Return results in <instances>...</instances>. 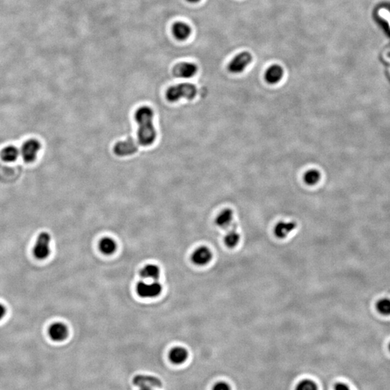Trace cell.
Listing matches in <instances>:
<instances>
[{
  "instance_id": "6da1fadb",
  "label": "cell",
  "mask_w": 390,
  "mask_h": 390,
  "mask_svg": "<svg viewBox=\"0 0 390 390\" xmlns=\"http://www.w3.org/2000/svg\"><path fill=\"white\" fill-rule=\"evenodd\" d=\"M154 110L149 106H142L135 115L138 124L136 142L139 146L148 147L155 142L157 132L154 125Z\"/></svg>"
},
{
  "instance_id": "7a4b0ae2",
  "label": "cell",
  "mask_w": 390,
  "mask_h": 390,
  "mask_svg": "<svg viewBox=\"0 0 390 390\" xmlns=\"http://www.w3.org/2000/svg\"><path fill=\"white\" fill-rule=\"evenodd\" d=\"M197 95V88L191 83H181L170 87L166 93V99L175 103L180 99L193 100Z\"/></svg>"
},
{
  "instance_id": "3957f363",
  "label": "cell",
  "mask_w": 390,
  "mask_h": 390,
  "mask_svg": "<svg viewBox=\"0 0 390 390\" xmlns=\"http://www.w3.org/2000/svg\"><path fill=\"white\" fill-rule=\"evenodd\" d=\"M253 56L248 52H242L232 58L228 65L229 73L234 75L242 73L253 61Z\"/></svg>"
},
{
  "instance_id": "277c9868",
  "label": "cell",
  "mask_w": 390,
  "mask_h": 390,
  "mask_svg": "<svg viewBox=\"0 0 390 390\" xmlns=\"http://www.w3.org/2000/svg\"><path fill=\"white\" fill-rule=\"evenodd\" d=\"M162 291L163 287L157 280L151 282H139L136 287V292L138 295L144 298H156L161 293Z\"/></svg>"
},
{
  "instance_id": "5b68a950",
  "label": "cell",
  "mask_w": 390,
  "mask_h": 390,
  "mask_svg": "<svg viewBox=\"0 0 390 390\" xmlns=\"http://www.w3.org/2000/svg\"><path fill=\"white\" fill-rule=\"evenodd\" d=\"M50 244L51 236L47 232H43L39 234L34 246V256L40 260L46 259L50 254Z\"/></svg>"
},
{
  "instance_id": "8992f818",
  "label": "cell",
  "mask_w": 390,
  "mask_h": 390,
  "mask_svg": "<svg viewBox=\"0 0 390 390\" xmlns=\"http://www.w3.org/2000/svg\"><path fill=\"white\" fill-rule=\"evenodd\" d=\"M137 142L136 139L128 138L124 141L117 142L114 147V152L118 157H126L134 155L138 151Z\"/></svg>"
},
{
  "instance_id": "52a82bcc",
  "label": "cell",
  "mask_w": 390,
  "mask_h": 390,
  "mask_svg": "<svg viewBox=\"0 0 390 390\" xmlns=\"http://www.w3.org/2000/svg\"><path fill=\"white\" fill-rule=\"evenodd\" d=\"M40 149V144L39 141L37 139H29L22 145L20 153L26 163H31L37 158Z\"/></svg>"
},
{
  "instance_id": "ba28073f",
  "label": "cell",
  "mask_w": 390,
  "mask_h": 390,
  "mask_svg": "<svg viewBox=\"0 0 390 390\" xmlns=\"http://www.w3.org/2000/svg\"><path fill=\"white\" fill-rule=\"evenodd\" d=\"M197 71V66L195 63L181 62L174 67L173 74L176 78L189 79L194 77Z\"/></svg>"
},
{
  "instance_id": "9c48e42d",
  "label": "cell",
  "mask_w": 390,
  "mask_h": 390,
  "mask_svg": "<svg viewBox=\"0 0 390 390\" xmlns=\"http://www.w3.org/2000/svg\"><path fill=\"white\" fill-rule=\"evenodd\" d=\"M133 384L139 388H160L162 382L160 379L149 375H136L133 379Z\"/></svg>"
},
{
  "instance_id": "30bf717a",
  "label": "cell",
  "mask_w": 390,
  "mask_h": 390,
  "mask_svg": "<svg viewBox=\"0 0 390 390\" xmlns=\"http://www.w3.org/2000/svg\"><path fill=\"white\" fill-rule=\"evenodd\" d=\"M213 258V253L209 248L206 247H201L196 249L192 256L193 263L198 266H204L208 265Z\"/></svg>"
},
{
  "instance_id": "8fae6325",
  "label": "cell",
  "mask_w": 390,
  "mask_h": 390,
  "mask_svg": "<svg viewBox=\"0 0 390 390\" xmlns=\"http://www.w3.org/2000/svg\"><path fill=\"white\" fill-rule=\"evenodd\" d=\"M284 75L283 67L279 64H273L267 69L265 73V79L268 84L274 85L278 83Z\"/></svg>"
},
{
  "instance_id": "7c38bea8",
  "label": "cell",
  "mask_w": 390,
  "mask_h": 390,
  "mask_svg": "<svg viewBox=\"0 0 390 390\" xmlns=\"http://www.w3.org/2000/svg\"><path fill=\"white\" fill-rule=\"evenodd\" d=\"M49 334L54 341H63L68 336V328L64 323L55 322L49 328Z\"/></svg>"
},
{
  "instance_id": "4fadbf2b",
  "label": "cell",
  "mask_w": 390,
  "mask_h": 390,
  "mask_svg": "<svg viewBox=\"0 0 390 390\" xmlns=\"http://www.w3.org/2000/svg\"><path fill=\"white\" fill-rule=\"evenodd\" d=\"M297 225L293 221H280L276 224L274 229V235L280 239L286 238L296 229Z\"/></svg>"
},
{
  "instance_id": "5bb4252c",
  "label": "cell",
  "mask_w": 390,
  "mask_h": 390,
  "mask_svg": "<svg viewBox=\"0 0 390 390\" xmlns=\"http://www.w3.org/2000/svg\"><path fill=\"white\" fill-rule=\"evenodd\" d=\"M216 224L222 229H229L234 224V211L230 208H226L217 214Z\"/></svg>"
},
{
  "instance_id": "9a60e30c",
  "label": "cell",
  "mask_w": 390,
  "mask_h": 390,
  "mask_svg": "<svg viewBox=\"0 0 390 390\" xmlns=\"http://www.w3.org/2000/svg\"><path fill=\"white\" fill-rule=\"evenodd\" d=\"M172 32L176 39L184 40L191 35L192 30L190 25L185 22H177L172 27Z\"/></svg>"
},
{
  "instance_id": "2e32d148",
  "label": "cell",
  "mask_w": 390,
  "mask_h": 390,
  "mask_svg": "<svg viewBox=\"0 0 390 390\" xmlns=\"http://www.w3.org/2000/svg\"><path fill=\"white\" fill-rule=\"evenodd\" d=\"M188 352L184 348L176 347L172 349L169 353V359L173 364L179 365L187 361Z\"/></svg>"
},
{
  "instance_id": "e0dca14e",
  "label": "cell",
  "mask_w": 390,
  "mask_h": 390,
  "mask_svg": "<svg viewBox=\"0 0 390 390\" xmlns=\"http://www.w3.org/2000/svg\"><path fill=\"white\" fill-rule=\"evenodd\" d=\"M240 241V234L237 231V226L234 223L233 226L230 228L228 233L225 235V244L229 248H234L238 245Z\"/></svg>"
},
{
  "instance_id": "ac0fdd59",
  "label": "cell",
  "mask_w": 390,
  "mask_h": 390,
  "mask_svg": "<svg viewBox=\"0 0 390 390\" xmlns=\"http://www.w3.org/2000/svg\"><path fill=\"white\" fill-rule=\"evenodd\" d=\"M160 268L156 265H148L142 268L140 271V275L145 280H151L152 281L157 280L160 277Z\"/></svg>"
},
{
  "instance_id": "d6986e66",
  "label": "cell",
  "mask_w": 390,
  "mask_h": 390,
  "mask_svg": "<svg viewBox=\"0 0 390 390\" xmlns=\"http://www.w3.org/2000/svg\"><path fill=\"white\" fill-rule=\"evenodd\" d=\"M99 249L103 254L112 255L116 252L117 243L111 238H104L99 243Z\"/></svg>"
},
{
  "instance_id": "ffe728a7",
  "label": "cell",
  "mask_w": 390,
  "mask_h": 390,
  "mask_svg": "<svg viewBox=\"0 0 390 390\" xmlns=\"http://www.w3.org/2000/svg\"><path fill=\"white\" fill-rule=\"evenodd\" d=\"M304 181L308 186H314L319 182L321 179V173L316 169H310L305 172L304 175Z\"/></svg>"
},
{
  "instance_id": "44dd1931",
  "label": "cell",
  "mask_w": 390,
  "mask_h": 390,
  "mask_svg": "<svg viewBox=\"0 0 390 390\" xmlns=\"http://www.w3.org/2000/svg\"><path fill=\"white\" fill-rule=\"evenodd\" d=\"M19 155V150L17 149L15 146H8L7 148H4L1 153V158L4 161L9 162V163L17 160Z\"/></svg>"
},
{
  "instance_id": "7402d4cb",
  "label": "cell",
  "mask_w": 390,
  "mask_h": 390,
  "mask_svg": "<svg viewBox=\"0 0 390 390\" xmlns=\"http://www.w3.org/2000/svg\"><path fill=\"white\" fill-rule=\"evenodd\" d=\"M376 310L385 316L390 315V299L389 298H382L376 303Z\"/></svg>"
},
{
  "instance_id": "603a6c76",
  "label": "cell",
  "mask_w": 390,
  "mask_h": 390,
  "mask_svg": "<svg viewBox=\"0 0 390 390\" xmlns=\"http://www.w3.org/2000/svg\"><path fill=\"white\" fill-rule=\"evenodd\" d=\"M295 390H318V387L313 381L304 379L297 385Z\"/></svg>"
},
{
  "instance_id": "cb8c5ba5",
  "label": "cell",
  "mask_w": 390,
  "mask_h": 390,
  "mask_svg": "<svg viewBox=\"0 0 390 390\" xmlns=\"http://www.w3.org/2000/svg\"><path fill=\"white\" fill-rule=\"evenodd\" d=\"M213 390H232L230 385L224 382H217L214 385Z\"/></svg>"
},
{
  "instance_id": "d4e9b609",
  "label": "cell",
  "mask_w": 390,
  "mask_h": 390,
  "mask_svg": "<svg viewBox=\"0 0 390 390\" xmlns=\"http://www.w3.org/2000/svg\"><path fill=\"white\" fill-rule=\"evenodd\" d=\"M382 59L390 64V46H387L382 54Z\"/></svg>"
},
{
  "instance_id": "484cf974",
  "label": "cell",
  "mask_w": 390,
  "mask_h": 390,
  "mask_svg": "<svg viewBox=\"0 0 390 390\" xmlns=\"http://www.w3.org/2000/svg\"><path fill=\"white\" fill-rule=\"evenodd\" d=\"M334 390H351L349 387L344 383H337L334 385Z\"/></svg>"
},
{
  "instance_id": "4316f807",
  "label": "cell",
  "mask_w": 390,
  "mask_h": 390,
  "mask_svg": "<svg viewBox=\"0 0 390 390\" xmlns=\"http://www.w3.org/2000/svg\"><path fill=\"white\" fill-rule=\"evenodd\" d=\"M6 314V308L4 305L2 304H0V320L3 319L4 316Z\"/></svg>"
},
{
  "instance_id": "83f0119b",
  "label": "cell",
  "mask_w": 390,
  "mask_h": 390,
  "mask_svg": "<svg viewBox=\"0 0 390 390\" xmlns=\"http://www.w3.org/2000/svg\"><path fill=\"white\" fill-rule=\"evenodd\" d=\"M187 1L190 3H196L200 1V0H187Z\"/></svg>"
},
{
  "instance_id": "f1b7e54d",
  "label": "cell",
  "mask_w": 390,
  "mask_h": 390,
  "mask_svg": "<svg viewBox=\"0 0 390 390\" xmlns=\"http://www.w3.org/2000/svg\"><path fill=\"white\" fill-rule=\"evenodd\" d=\"M139 390H154L152 388H140Z\"/></svg>"
},
{
  "instance_id": "f546056e",
  "label": "cell",
  "mask_w": 390,
  "mask_h": 390,
  "mask_svg": "<svg viewBox=\"0 0 390 390\" xmlns=\"http://www.w3.org/2000/svg\"><path fill=\"white\" fill-rule=\"evenodd\" d=\"M388 74H389V76L390 78V66L389 67V68H388Z\"/></svg>"
},
{
  "instance_id": "4dcf8cb0",
  "label": "cell",
  "mask_w": 390,
  "mask_h": 390,
  "mask_svg": "<svg viewBox=\"0 0 390 390\" xmlns=\"http://www.w3.org/2000/svg\"><path fill=\"white\" fill-rule=\"evenodd\" d=\"M389 348H390V346H389Z\"/></svg>"
}]
</instances>
